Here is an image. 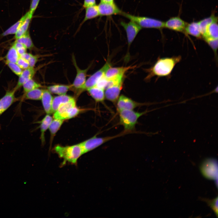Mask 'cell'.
<instances>
[{"label": "cell", "instance_id": "9a60e30c", "mask_svg": "<svg viewBox=\"0 0 218 218\" xmlns=\"http://www.w3.org/2000/svg\"><path fill=\"white\" fill-rule=\"evenodd\" d=\"M187 24L180 17H174L164 22V28L177 31L184 32Z\"/></svg>", "mask_w": 218, "mask_h": 218}, {"label": "cell", "instance_id": "484cf974", "mask_svg": "<svg viewBox=\"0 0 218 218\" xmlns=\"http://www.w3.org/2000/svg\"><path fill=\"white\" fill-rule=\"evenodd\" d=\"M43 91V90L37 88L28 91L24 94L21 100H40Z\"/></svg>", "mask_w": 218, "mask_h": 218}, {"label": "cell", "instance_id": "ba28073f", "mask_svg": "<svg viewBox=\"0 0 218 218\" xmlns=\"http://www.w3.org/2000/svg\"><path fill=\"white\" fill-rule=\"evenodd\" d=\"M200 170L206 178L215 180H217L218 165L216 159L211 158L205 160L200 166Z\"/></svg>", "mask_w": 218, "mask_h": 218}, {"label": "cell", "instance_id": "f35d334b", "mask_svg": "<svg viewBox=\"0 0 218 218\" xmlns=\"http://www.w3.org/2000/svg\"><path fill=\"white\" fill-rule=\"evenodd\" d=\"M40 0H32L30 6L29 13L30 15H33L37 8Z\"/></svg>", "mask_w": 218, "mask_h": 218}, {"label": "cell", "instance_id": "ac0fdd59", "mask_svg": "<svg viewBox=\"0 0 218 218\" xmlns=\"http://www.w3.org/2000/svg\"><path fill=\"white\" fill-rule=\"evenodd\" d=\"M53 98L51 93L47 90H44L41 100L44 110L47 114L52 113Z\"/></svg>", "mask_w": 218, "mask_h": 218}, {"label": "cell", "instance_id": "d590c367", "mask_svg": "<svg viewBox=\"0 0 218 218\" xmlns=\"http://www.w3.org/2000/svg\"><path fill=\"white\" fill-rule=\"evenodd\" d=\"M12 45L20 56L26 52L27 48L23 44L15 41Z\"/></svg>", "mask_w": 218, "mask_h": 218}, {"label": "cell", "instance_id": "4fadbf2b", "mask_svg": "<svg viewBox=\"0 0 218 218\" xmlns=\"http://www.w3.org/2000/svg\"><path fill=\"white\" fill-rule=\"evenodd\" d=\"M16 91L15 88L8 90L0 99V116L13 103L18 100L15 96Z\"/></svg>", "mask_w": 218, "mask_h": 218}, {"label": "cell", "instance_id": "8d00e7d4", "mask_svg": "<svg viewBox=\"0 0 218 218\" xmlns=\"http://www.w3.org/2000/svg\"><path fill=\"white\" fill-rule=\"evenodd\" d=\"M204 40L213 49L214 53L216 54L218 48V39L207 38Z\"/></svg>", "mask_w": 218, "mask_h": 218}, {"label": "cell", "instance_id": "d6a6232c", "mask_svg": "<svg viewBox=\"0 0 218 218\" xmlns=\"http://www.w3.org/2000/svg\"><path fill=\"white\" fill-rule=\"evenodd\" d=\"M24 94L34 89L39 88L41 85L37 82L32 78L25 82L22 85Z\"/></svg>", "mask_w": 218, "mask_h": 218}, {"label": "cell", "instance_id": "5b68a950", "mask_svg": "<svg viewBox=\"0 0 218 218\" xmlns=\"http://www.w3.org/2000/svg\"><path fill=\"white\" fill-rule=\"evenodd\" d=\"M127 134H128L123 131L120 133L113 136L100 137L95 136L80 144L84 154L96 148L109 141Z\"/></svg>", "mask_w": 218, "mask_h": 218}, {"label": "cell", "instance_id": "7c38bea8", "mask_svg": "<svg viewBox=\"0 0 218 218\" xmlns=\"http://www.w3.org/2000/svg\"><path fill=\"white\" fill-rule=\"evenodd\" d=\"M124 80L115 83L105 90V99L115 105L123 88Z\"/></svg>", "mask_w": 218, "mask_h": 218}, {"label": "cell", "instance_id": "cb8c5ba5", "mask_svg": "<svg viewBox=\"0 0 218 218\" xmlns=\"http://www.w3.org/2000/svg\"><path fill=\"white\" fill-rule=\"evenodd\" d=\"M71 88V85L55 84L48 87L47 90L51 93L61 95L66 94Z\"/></svg>", "mask_w": 218, "mask_h": 218}, {"label": "cell", "instance_id": "5bb4252c", "mask_svg": "<svg viewBox=\"0 0 218 218\" xmlns=\"http://www.w3.org/2000/svg\"><path fill=\"white\" fill-rule=\"evenodd\" d=\"M99 15L110 16L121 14L122 12L114 3L101 2L97 5Z\"/></svg>", "mask_w": 218, "mask_h": 218}, {"label": "cell", "instance_id": "74e56055", "mask_svg": "<svg viewBox=\"0 0 218 218\" xmlns=\"http://www.w3.org/2000/svg\"><path fill=\"white\" fill-rule=\"evenodd\" d=\"M16 63L22 69H26L29 67L28 62L20 57Z\"/></svg>", "mask_w": 218, "mask_h": 218}, {"label": "cell", "instance_id": "e575fe53", "mask_svg": "<svg viewBox=\"0 0 218 218\" xmlns=\"http://www.w3.org/2000/svg\"><path fill=\"white\" fill-rule=\"evenodd\" d=\"M5 63L12 71L16 75L19 76L21 74L22 70L16 63L5 61Z\"/></svg>", "mask_w": 218, "mask_h": 218}, {"label": "cell", "instance_id": "52a82bcc", "mask_svg": "<svg viewBox=\"0 0 218 218\" xmlns=\"http://www.w3.org/2000/svg\"><path fill=\"white\" fill-rule=\"evenodd\" d=\"M121 25L125 31L127 36L128 50L125 59L126 61H127L130 57L129 52L130 46L142 28L136 22L131 20L127 23L121 21Z\"/></svg>", "mask_w": 218, "mask_h": 218}, {"label": "cell", "instance_id": "d6986e66", "mask_svg": "<svg viewBox=\"0 0 218 218\" xmlns=\"http://www.w3.org/2000/svg\"><path fill=\"white\" fill-rule=\"evenodd\" d=\"M87 91L96 102L104 104L105 105L104 102L105 99V90L94 86L88 89Z\"/></svg>", "mask_w": 218, "mask_h": 218}, {"label": "cell", "instance_id": "9c48e42d", "mask_svg": "<svg viewBox=\"0 0 218 218\" xmlns=\"http://www.w3.org/2000/svg\"><path fill=\"white\" fill-rule=\"evenodd\" d=\"M111 67V62L109 60H108L100 69L86 80L84 85L78 92L80 93L83 91L87 90L88 89L95 86L101 78L105 75L107 70Z\"/></svg>", "mask_w": 218, "mask_h": 218}, {"label": "cell", "instance_id": "8fae6325", "mask_svg": "<svg viewBox=\"0 0 218 218\" xmlns=\"http://www.w3.org/2000/svg\"><path fill=\"white\" fill-rule=\"evenodd\" d=\"M147 105V104L137 102L126 96L121 95L119 97L115 105L118 113L124 110H134L137 107Z\"/></svg>", "mask_w": 218, "mask_h": 218}, {"label": "cell", "instance_id": "3957f363", "mask_svg": "<svg viewBox=\"0 0 218 218\" xmlns=\"http://www.w3.org/2000/svg\"><path fill=\"white\" fill-rule=\"evenodd\" d=\"M54 150L60 157L63 159L64 162H68L72 164L77 163L78 158L84 154L80 143L66 146L58 145L55 147Z\"/></svg>", "mask_w": 218, "mask_h": 218}, {"label": "cell", "instance_id": "1f68e13d", "mask_svg": "<svg viewBox=\"0 0 218 218\" xmlns=\"http://www.w3.org/2000/svg\"><path fill=\"white\" fill-rule=\"evenodd\" d=\"M63 121L64 120L56 119L52 120L48 127L51 134V140L60 128Z\"/></svg>", "mask_w": 218, "mask_h": 218}, {"label": "cell", "instance_id": "83f0119b", "mask_svg": "<svg viewBox=\"0 0 218 218\" xmlns=\"http://www.w3.org/2000/svg\"><path fill=\"white\" fill-rule=\"evenodd\" d=\"M217 17L213 14L210 16L205 18L199 21V25L202 37L205 35L207 27L211 22L216 19Z\"/></svg>", "mask_w": 218, "mask_h": 218}, {"label": "cell", "instance_id": "6da1fadb", "mask_svg": "<svg viewBox=\"0 0 218 218\" xmlns=\"http://www.w3.org/2000/svg\"><path fill=\"white\" fill-rule=\"evenodd\" d=\"M181 59L180 56L158 59L149 70V73L146 78L149 80L154 76L161 77L170 75L175 65Z\"/></svg>", "mask_w": 218, "mask_h": 218}, {"label": "cell", "instance_id": "277c9868", "mask_svg": "<svg viewBox=\"0 0 218 218\" xmlns=\"http://www.w3.org/2000/svg\"><path fill=\"white\" fill-rule=\"evenodd\" d=\"M80 110L76 105L75 99L73 98L63 105L54 113V119L62 120L73 118L80 112Z\"/></svg>", "mask_w": 218, "mask_h": 218}, {"label": "cell", "instance_id": "836d02e7", "mask_svg": "<svg viewBox=\"0 0 218 218\" xmlns=\"http://www.w3.org/2000/svg\"><path fill=\"white\" fill-rule=\"evenodd\" d=\"M218 197L213 200L202 198V200L206 202L208 205L213 210L217 217H218Z\"/></svg>", "mask_w": 218, "mask_h": 218}, {"label": "cell", "instance_id": "603a6c76", "mask_svg": "<svg viewBox=\"0 0 218 218\" xmlns=\"http://www.w3.org/2000/svg\"><path fill=\"white\" fill-rule=\"evenodd\" d=\"M29 13V12H27L18 21L3 32L1 34V36L3 37L9 35L15 34L20 26L25 20Z\"/></svg>", "mask_w": 218, "mask_h": 218}, {"label": "cell", "instance_id": "7bdbcfd3", "mask_svg": "<svg viewBox=\"0 0 218 218\" xmlns=\"http://www.w3.org/2000/svg\"><path fill=\"white\" fill-rule=\"evenodd\" d=\"M101 2L105 3H114V0H101Z\"/></svg>", "mask_w": 218, "mask_h": 218}, {"label": "cell", "instance_id": "f546056e", "mask_svg": "<svg viewBox=\"0 0 218 218\" xmlns=\"http://www.w3.org/2000/svg\"><path fill=\"white\" fill-rule=\"evenodd\" d=\"M15 41L23 44L27 49L31 50L34 47V44L28 31L22 36L16 39Z\"/></svg>", "mask_w": 218, "mask_h": 218}, {"label": "cell", "instance_id": "4316f807", "mask_svg": "<svg viewBox=\"0 0 218 218\" xmlns=\"http://www.w3.org/2000/svg\"><path fill=\"white\" fill-rule=\"evenodd\" d=\"M32 17V16L29 13L25 20L21 25L15 34L14 38L15 39L22 36L28 31V30Z\"/></svg>", "mask_w": 218, "mask_h": 218}, {"label": "cell", "instance_id": "ffe728a7", "mask_svg": "<svg viewBox=\"0 0 218 218\" xmlns=\"http://www.w3.org/2000/svg\"><path fill=\"white\" fill-rule=\"evenodd\" d=\"M73 98L66 94L58 95L53 97L52 106V113L55 112L60 107Z\"/></svg>", "mask_w": 218, "mask_h": 218}, {"label": "cell", "instance_id": "b9f144b4", "mask_svg": "<svg viewBox=\"0 0 218 218\" xmlns=\"http://www.w3.org/2000/svg\"><path fill=\"white\" fill-rule=\"evenodd\" d=\"M32 54L30 53L25 52L20 56L21 58L28 61L29 60Z\"/></svg>", "mask_w": 218, "mask_h": 218}, {"label": "cell", "instance_id": "d4e9b609", "mask_svg": "<svg viewBox=\"0 0 218 218\" xmlns=\"http://www.w3.org/2000/svg\"><path fill=\"white\" fill-rule=\"evenodd\" d=\"M52 120V117L49 114H47L40 121L41 139L42 144L44 143L45 141V132L48 128Z\"/></svg>", "mask_w": 218, "mask_h": 218}, {"label": "cell", "instance_id": "8992f818", "mask_svg": "<svg viewBox=\"0 0 218 218\" xmlns=\"http://www.w3.org/2000/svg\"><path fill=\"white\" fill-rule=\"evenodd\" d=\"M121 14L130 20L133 21L142 28H154L159 29L164 28V22L155 18L132 15L122 12Z\"/></svg>", "mask_w": 218, "mask_h": 218}, {"label": "cell", "instance_id": "f1b7e54d", "mask_svg": "<svg viewBox=\"0 0 218 218\" xmlns=\"http://www.w3.org/2000/svg\"><path fill=\"white\" fill-rule=\"evenodd\" d=\"M85 14L82 24L87 21L97 17L99 15L97 6L95 5L85 8Z\"/></svg>", "mask_w": 218, "mask_h": 218}, {"label": "cell", "instance_id": "4dcf8cb0", "mask_svg": "<svg viewBox=\"0 0 218 218\" xmlns=\"http://www.w3.org/2000/svg\"><path fill=\"white\" fill-rule=\"evenodd\" d=\"M20 56L13 45L8 50L5 56L6 61L16 63Z\"/></svg>", "mask_w": 218, "mask_h": 218}, {"label": "cell", "instance_id": "30bf717a", "mask_svg": "<svg viewBox=\"0 0 218 218\" xmlns=\"http://www.w3.org/2000/svg\"><path fill=\"white\" fill-rule=\"evenodd\" d=\"M72 61L74 66L76 68V74L72 84L71 88L77 91L79 90L84 84L86 81L88 71L90 68L91 64L84 69H80L78 65L74 56L72 55Z\"/></svg>", "mask_w": 218, "mask_h": 218}, {"label": "cell", "instance_id": "7402d4cb", "mask_svg": "<svg viewBox=\"0 0 218 218\" xmlns=\"http://www.w3.org/2000/svg\"><path fill=\"white\" fill-rule=\"evenodd\" d=\"M217 19H216L207 27L205 36L203 38L204 39L207 38L218 39Z\"/></svg>", "mask_w": 218, "mask_h": 218}, {"label": "cell", "instance_id": "2e32d148", "mask_svg": "<svg viewBox=\"0 0 218 218\" xmlns=\"http://www.w3.org/2000/svg\"><path fill=\"white\" fill-rule=\"evenodd\" d=\"M37 71V68L29 67L22 71L19 78L17 84L14 88L17 91L22 86L23 84L26 81L32 79Z\"/></svg>", "mask_w": 218, "mask_h": 218}, {"label": "cell", "instance_id": "44dd1931", "mask_svg": "<svg viewBox=\"0 0 218 218\" xmlns=\"http://www.w3.org/2000/svg\"><path fill=\"white\" fill-rule=\"evenodd\" d=\"M184 33L197 38L202 37L198 21L187 23L185 29Z\"/></svg>", "mask_w": 218, "mask_h": 218}, {"label": "cell", "instance_id": "e0dca14e", "mask_svg": "<svg viewBox=\"0 0 218 218\" xmlns=\"http://www.w3.org/2000/svg\"><path fill=\"white\" fill-rule=\"evenodd\" d=\"M134 66H129L126 67L110 68L106 71L105 77L108 80L122 75H124L129 70L134 68Z\"/></svg>", "mask_w": 218, "mask_h": 218}, {"label": "cell", "instance_id": "ab89813d", "mask_svg": "<svg viewBox=\"0 0 218 218\" xmlns=\"http://www.w3.org/2000/svg\"><path fill=\"white\" fill-rule=\"evenodd\" d=\"M39 56V55H34L32 54L28 62L29 67H34L38 61Z\"/></svg>", "mask_w": 218, "mask_h": 218}, {"label": "cell", "instance_id": "7a4b0ae2", "mask_svg": "<svg viewBox=\"0 0 218 218\" xmlns=\"http://www.w3.org/2000/svg\"><path fill=\"white\" fill-rule=\"evenodd\" d=\"M148 112L145 111L141 112L134 110H124L119 112V124L124 127V131L128 134L133 133L138 123L139 118Z\"/></svg>", "mask_w": 218, "mask_h": 218}, {"label": "cell", "instance_id": "60d3db41", "mask_svg": "<svg viewBox=\"0 0 218 218\" xmlns=\"http://www.w3.org/2000/svg\"><path fill=\"white\" fill-rule=\"evenodd\" d=\"M96 5L95 0H84L83 7L85 8Z\"/></svg>", "mask_w": 218, "mask_h": 218}]
</instances>
